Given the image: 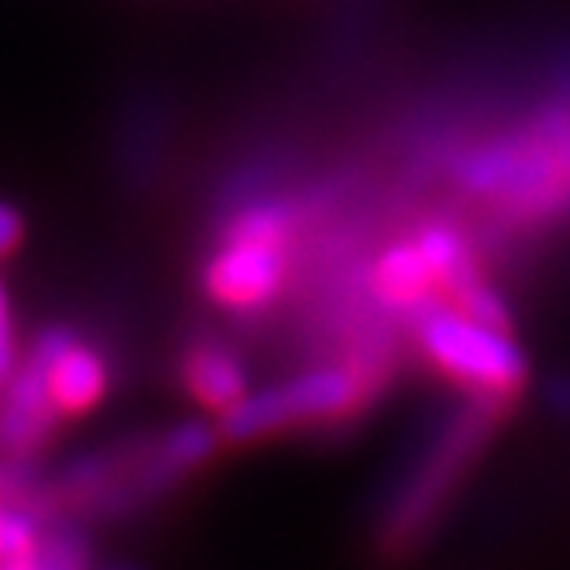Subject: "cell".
Wrapping results in <instances>:
<instances>
[{"label": "cell", "instance_id": "cell-1", "mask_svg": "<svg viewBox=\"0 0 570 570\" xmlns=\"http://www.w3.org/2000/svg\"><path fill=\"white\" fill-rule=\"evenodd\" d=\"M219 444L223 433L212 423H178L164 433L100 444L52 471L41 466L33 508L49 522H82L89 530L127 519L197 474Z\"/></svg>", "mask_w": 570, "mask_h": 570}, {"label": "cell", "instance_id": "cell-2", "mask_svg": "<svg viewBox=\"0 0 570 570\" xmlns=\"http://www.w3.org/2000/svg\"><path fill=\"white\" fill-rule=\"evenodd\" d=\"M116 382L111 352L75 323H49L19 348L0 385V452L41 463L63 426L82 423L108 401Z\"/></svg>", "mask_w": 570, "mask_h": 570}, {"label": "cell", "instance_id": "cell-3", "mask_svg": "<svg viewBox=\"0 0 570 570\" xmlns=\"http://www.w3.org/2000/svg\"><path fill=\"white\" fill-rule=\"evenodd\" d=\"M452 178L519 230L570 215V94L552 97L515 127L489 134L452 159Z\"/></svg>", "mask_w": 570, "mask_h": 570}, {"label": "cell", "instance_id": "cell-4", "mask_svg": "<svg viewBox=\"0 0 570 570\" xmlns=\"http://www.w3.org/2000/svg\"><path fill=\"white\" fill-rule=\"evenodd\" d=\"M385 385V356H356L348 363L304 371L296 379L248 393L242 404L219 415L223 444L264 441L271 433L315 423H341L367 407Z\"/></svg>", "mask_w": 570, "mask_h": 570}, {"label": "cell", "instance_id": "cell-5", "mask_svg": "<svg viewBox=\"0 0 570 570\" xmlns=\"http://www.w3.org/2000/svg\"><path fill=\"white\" fill-rule=\"evenodd\" d=\"M419 352L455 390L489 404H511L527 385V356L511 330L489 326L452 304H430L407 318Z\"/></svg>", "mask_w": 570, "mask_h": 570}, {"label": "cell", "instance_id": "cell-6", "mask_svg": "<svg viewBox=\"0 0 570 570\" xmlns=\"http://www.w3.org/2000/svg\"><path fill=\"white\" fill-rule=\"evenodd\" d=\"M293 248L215 237L200 264L204 296L230 315H259L278 301L289 282Z\"/></svg>", "mask_w": 570, "mask_h": 570}, {"label": "cell", "instance_id": "cell-7", "mask_svg": "<svg viewBox=\"0 0 570 570\" xmlns=\"http://www.w3.org/2000/svg\"><path fill=\"white\" fill-rule=\"evenodd\" d=\"M504 412V404H489V401H474L463 412V419L449 433L441 438V444L433 449L419 474L412 478V485L404 489L401 504H396L393 519H390V544L393 541H407L412 533L426 527V519L438 515V508L444 504V497L452 493L455 478L466 471V463L474 460V452L482 449L493 419Z\"/></svg>", "mask_w": 570, "mask_h": 570}, {"label": "cell", "instance_id": "cell-8", "mask_svg": "<svg viewBox=\"0 0 570 570\" xmlns=\"http://www.w3.org/2000/svg\"><path fill=\"white\" fill-rule=\"evenodd\" d=\"M367 293L374 304L401 318H412L423 307L444 301L438 271H433L419 237H404V242L382 248L367 271Z\"/></svg>", "mask_w": 570, "mask_h": 570}, {"label": "cell", "instance_id": "cell-9", "mask_svg": "<svg viewBox=\"0 0 570 570\" xmlns=\"http://www.w3.org/2000/svg\"><path fill=\"white\" fill-rule=\"evenodd\" d=\"M178 379L193 401L215 419L230 412L234 404H242L248 393V371L242 356L234 348H226L223 341L212 337H193L186 352L178 360Z\"/></svg>", "mask_w": 570, "mask_h": 570}, {"label": "cell", "instance_id": "cell-10", "mask_svg": "<svg viewBox=\"0 0 570 570\" xmlns=\"http://www.w3.org/2000/svg\"><path fill=\"white\" fill-rule=\"evenodd\" d=\"M45 527L49 519L33 508L0 500V570H38Z\"/></svg>", "mask_w": 570, "mask_h": 570}, {"label": "cell", "instance_id": "cell-11", "mask_svg": "<svg viewBox=\"0 0 570 570\" xmlns=\"http://www.w3.org/2000/svg\"><path fill=\"white\" fill-rule=\"evenodd\" d=\"M19 337H16V318H11V296L0 282V385L8 382V374L16 371L19 360Z\"/></svg>", "mask_w": 570, "mask_h": 570}, {"label": "cell", "instance_id": "cell-12", "mask_svg": "<svg viewBox=\"0 0 570 570\" xmlns=\"http://www.w3.org/2000/svg\"><path fill=\"white\" fill-rule=\"evenodd\" d=\"M22 242H27V219H22L16 204L0 200V264L16 256Z\"/></svg>", "mask_w": 570, "mask_h": 570}]
</instances>
